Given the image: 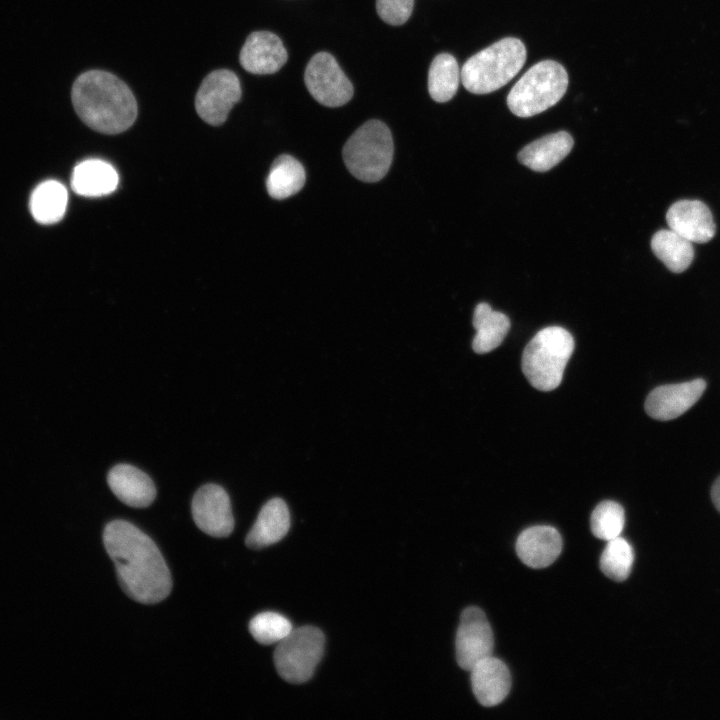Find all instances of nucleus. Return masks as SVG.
Returning a JSON list of instances; mask_svg holds the SVG:
<instances>
[{"mask_svg":"<svg viewBox=\"0 0 720 720\" xmlns=\"http://www.w3.org/2000/svg\"><path fill=\"white\" fill-rule=\"evenodd\" d=\"M71 100L79 118L100 133L124 132L137 117V102L131 89L104 70L80 74L72 85Z\"/></svg>","mask_w":720,"mask_h":720,"instance_id":"nucleus-2","label":"nucleus"},{"mask_svg":"<svg viewBox=\"0 0 720 720\" xmlns=\"http://www.w3.org/2000/svg\"><path fill=\"white\" fill-rule=\"evenodd\" d=\"M393 139L386 124L369 120L347 140L343 158L350 173L364 182H377L388 172L393 158Z\"/></svg>","mask_w":720,"mask_h":720,"instance_id":"nucleus-6","label":"nucleus"},{"mask_svg":"<svg viewBox=\"0 0 720 720\" xmlns=\"http://www.w3.org/2000/svg\"><path fill=\"white\" fill-rule=\"evenodd\" d=\"M651 248L656 257L675 273L685 271L694 258L692 242L670 228L659 230L653 235Z\"/></svg>","mask_w":720,"mask_h":720,"instance_id":"nucleus-23","label":"nucleus"},{"mask_svg":"<svg viewBox=\"0 0 720 720\" xmlns=\"http://www.w3.org/2000/svg\"><path fill=\"white\" fill-rule=\"evenodd\" d=\"M113 494L124 504L134 508L149 506L156 497L152 479L130 464H118L107 475Z\"/></svg>","mask_w":720,"mask_h":720,"instance_id":"nucleus-17","label":"nucleus"},{"mask_svg":"<svg viewBox=\"0 0 720 720\" xmlns=\"http://www.w3.org/2000/svg\"><path fill=\"white\" fill-rule=\"evenodd\" d=\"M103 543L113 561L119 585L136 602L155 604L171 592L172 579L156 544L124 520L109 522Z\"/></svg>","mask_w":720,"mask_h":720,"instance_id":"nucleus-1","label":"nucleus"},{"mask_svg":"<svg viewBox=\"0 0 720 720\" xmlns=\"http://www.w3.org/2000/svg\"><path fill=\"white\" fill-rule=\"evenodd\" d=\"M461 71L456 59L448 54L441 53L432 61L428 73V91L436 102H447L456 93Z\"/></svg>","mask_w":720,"mask_h":720,"instance_id":"nucleus-25","label":"nucleus"},{"mask_svg":"<svg viewBox=\"0 0 720 720\" xmlns=\"http://www.w3.org/2000/svg\"><path fill=\"white\" fill-rule=\"evenodd\" d=\"M414 0H376L380 18L391 25L404 24L411 16Z\"/></svg>","mask_w":720,"mask_h":720,"instance_id":"nucleus-29","label":"nucleus"},{"mask_svg":"<svg viewBox=\"0 0 720 720\" xmlns=\"http://www.w3.org/2000/svg\"><path fill=\"white\" fill-rule=\"evenodd\" d=\"M625 524L623 507L611 500L599 503L591 514L590 526L595 537L611 540L620 536Z\"/></svg>","mask_w":720,"mask_h":720,"instance_id":"nucleus-27","label":"nucleus"},{"mask_svg":"<svg viewBox=\"0 0 720 720\" xmlns=\"http://www.w3.org/2000/svg\"><path fill=\"white\" fill-rule=\"evenodd\" d=\"M242 95L238 76L231 70L218 69L202 81L195 97L199 117L210 125L224 123Z\"/></svg>","mask_w":720,"mask_h":720,"instance_id":"nucleus-8","label":"nucleus"},{"mask_svg":"<svg viewBox=\"0 0 720 720\" xmlns=\"http://www.w3.org/2000/svg\"><path fill=\"white\" fill-rule=\"evenodd\" d=\"M306 174L302 164L290 155H280L269 171L266 188L274 199H285L304 186Z\"/></svg>","mask_w":720,"mask_h":720,"instance_id":"nucleus-24","label":"nucleus"},{"mask_svg":"<svg viewBox=\"0 0 720 720\" xmlns=\"http://www.w3.org/2000/svg\"><path fill=\"white\" fill-rule=\"evenodd\" d=\"M574 350L572 335L562 327L541 329L527 344L522 355V371L540 391L557 388Z\"/></svg>","mask_w":720,"mask_h":720,"instance_id":"nucleus-4","label":"nucleus"},{"mask_svg":"<svg viewBox=\"0 0 720 720\" xmlns=\"http://www.w3.org/2000/svg\"><path fill=\"white\" fill-rule=\"evenodd\" d=\"M304 80L313 98L328 107L342 106L353 96L350 80L327 52H319L310 59Z\"/></svg>","mask_w":720,"mask_h":720,"instance_id":"nucleus-9","label":"nucleus"},{"mask_svg":"<svg viewBox=\"0 0 720 720\" xmlns=\"http://www.w3.org/2000/svg\"><path fill=\"white\" fill-rule=\"evenodd\" d=\"M573 143V138L566 131L548 134L526 145L519 152L518 159L534 171H548L569 154Z\"/></svg>","mask_w":720,"mask_h":720,"instance_id":"nucleus-19","label":"nucleus"},{"mask_svg":"<svg viewBox=\"0 0 720 720\" xmlns=\"http://www.w3.org/2000/svg\"><path fill=\"white\" fill-rule=\"evenodd\" d=\"M711 498L712 501L716 507V509L720 512V477L717 478L715 483L713 484L712 490H711Z\"/></svg>","mask_w":720,"mask_h":720,"instance_id":"nucleus-30","label":"nucleus"},{"mask_svg":"<svg viewBox=\"0 0 720 720\" xmlns=\"http://www.w3.org/2000/svg\"><path fill=\"white\" fill-rule=\"evenodd\" d=\"M192 516L197 527L212 537L229 536L234 529L230 499L219 485L201 486L192 499Z\"/></svg>","mask_w":720,"mask_h":720,"instance_id":"nucleus-11","label":"nucleus"},{"mask_svg":"<svg viewBox=\"0 0 720 720\" xmlns=\"http://www.w3.org/2000/svg\"><path fill=\"white\" fill-rule=\"evenodd\" d=\"M325 645L323 632L314 626H302L279 642L274 663L279 676L292 684L308 681L319 664Z\"/></svg>","mask_w":720,"mask_h":720,"instance_id":"nucleus-7","label":"nucleus"},{"mask_svg":"<svg viewBox=\"0 0 720 720\" xmlns=\"http://www.w3.org/2000/svg\"><path fill=\"white\" fill-rule=\"evenodd\" d=\"M510 325L505 314L494 311L488 303H479L473 314V326L476 330L472 342L474 351L484 354L497 348L507 335Z\"/></svg>","mask_w":720,"mask_h":720,"instance_id":"nucleus-21","label":"nucleus"},{"mask_svg":"<svg viewBox=\"0 0 720 720\" xmlns=\"http://www.w3.org/2000/svg\"><path fill=\"white\" fill-rule=\"evenodd\" d=\"M289 527L290 514L286 503L280 498H273L261 508L245 544L255 550L270 546L283 539Z\"/></svg>","mask_w":720,"mask_h":720,"instance_id":"nucleus-18","label":"nucleus"},{"mask_svg":"<svg viewBox=\"0 0 720 720\" xmlns=\"http://www.w3.org/2000/svg\"><path fill=\"white\" fill-rule=\"evenodd\" d=\"M565 68L553 60L533 65L515 83L507 96L510 111L519 117H531L554 106L568 87Z\"/></svg>","mask_w":720,"mask_h":720,"instance_id":"nucleus-5","label":"nucleus"},{"mask_svg":"<svg viewBox=\"0 0 720 720\" xmlns=\"http://www.w3.org/2000/svg\"><path fill=\"white\" fill-rule=\"evenodd\" d=\"M671 230L695 243L710 241L716 231L713 216L707 205L699 200H680L666 213Z\"/></svg>","mask_w":720,"mask_h":720,"instance_id":"nucleus-14","label":"nucleus"},{"mask_svg":"<svg viewBox=\"0 0 720 720\" xmlns=\"http://www.w3.org/2000/svg\"><path fill=\"white\" fill-rule=\"evenodd\" d=\"M706 389L703 379L656 387L645 402L646 413L653 419H675L689 410Z\"/></svg>","mask_w":720,"mask_h":720,"instance_id":"nucleus-12","label":"nucleus"},{"mask_svg":"<svg viewBox=\"0 0 720 720\" xmlns=\"http://www.w3.org/2000/svg\"><path fill=\"white\" fill-rule=\"evenodd\" d=\"M288 54L281 39L269 31L251 33L240 51L241 66L253 74H272L287 61Z\"/></svg>","mask_w":720,"mask_h":720,"instance_id":"nucleus-13","label":"nucleus"},{"mask_svg":"<svg viewBox=\"0 0 720 720\" xmlns=\"http://www.w3.org/2000/svg\"><path fill=\"white\" fill-rule=\"evenodd\" d=\"M562 550V538L552 526L538 525L525 529L516 541L520 560L531 568L551 565Z\"/></svg>","mask_w":720,"mask_h":720,"instance_id":"nucleus-16","label":"nucleus"},{"mask_svg":"<svg viewBox=\"0 0 720 720\" xmlns=\"http://www.w3.org/2000/svg\"><path fill=\"white\" fill-rule=\"evenodd\" d=\"M458 665L470 671L479 661L492 656L494 635L484 612L475 606L462 611L455 640Z\"/></svg>","mask_w":720,"mask_h":720,"instance_id":"nucleus-10","label":"nucleus"},{"mask_svg":"<svg viewBox=\"0 0 720 720\" xmlns=\"http://www.w3.org/2000/svg\"><path fill=\"white\" fill-rule=\"evenodd\" d=\"M119 177L114 167L100 159H87L73 170L71 186L75 193L84 197H100L112 193L118 186Z\"/></svg>","mask_w":720,"mask_h":720,"instance_id":"nucleus-20","label":"nucleus"},{"mask_svg":"<svg viewBox=\"0 0 720 720\" xmlns=\"http://www.w3.org/2000/svg\"><path fill=\"white\" fill-rule=\"evenodd\" d=\"M634 552L627 540L618 536L607 541L600 557L601 571L614 581H624L630 575Z\"/></svg>","mask_w":720,"mask_h":720,"instance_id":"nucleus-26","label":"nucleus"},{"mask_svg":"<svg viewBox=\"0 0 720 720\" xmlns=\"http://www.w3.org/2000/svg\"><path fill=\"white\" fill-rule=\"evenodd\" d=\"M526 61L520 39L507 37L470 57L461 70L463 86L474 94H487L507 84Z\"/></svg>","mask_w":720,"mask_h":720,"instance_id":"nucleus-3","label":"nucleus"},{"mask_svg":"<svg viewBox=\"0 0 720 720\" xmlns=\"http://www.w3.org/2000/svg\"><path fill=\"white\" fill-rule=\"evenodd\" d=\"M291 622L283 615L275 612H263L249 623V630L253 638L260 644L270 645L279 643L291 631Z\"/></svg>","mask_w":720,"mask_h":720,"instance_id":"nucleus-28","label":"nucleus"},{"mask_svg":"<svg viewBox=\"0 0 720 720\" xmlns=\"http://www.w3.org/2000/svg\"><path fill=\"white\" fill-rule=\"evenodd\" d=\"M471 672V685L477 701L492 707L500 704L511 689V674L500 659L490 656L479 661Z\"/></svg>","mask_w":720,"mask_h":720,"instance_id":"nucleus-15","label":"nucleus"},{"mask_svg":"<svg viewBox=\"0 0 720 720\" xmlns=\"http://www.w3.org/2000/svg\"><path fill=\"white\" fill-rule=\"evenodd\" d=\"M67 202L65 186L56 180H46L33 190L29 208L38 223L53 224L63 218Z\"/></svg>","mask_w":720,"mask_h":720,"instance_id":"nucleus-22","label":"nucleus"}]
</instances>
